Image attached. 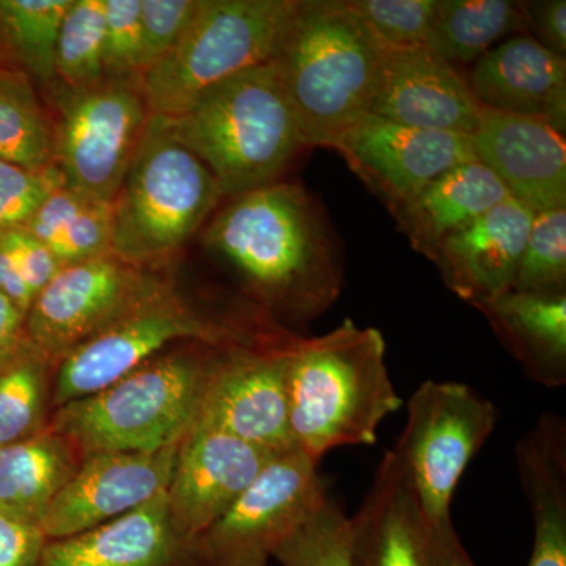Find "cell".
<instances>
[{
	"label": "cell",
	"mask_w": 566,
	"mask_h": 566,
	"mask_svg": "<svg viewBox=\"0 0 566 566\" xmlns=\"http://www.w3.org/2000/svg\"><path fill=\"white\" fill-rule=\"evenodd\" d=\"M282 566H353L352 520L327 495L274 551Z\"/></svg>",
	"instance_id": "1f68e13d"
},
{
	"label": "cell",
	"mask_w": 566,
	"mask_h": 566,
	"mask_svg": "<svg viewBox=\"0 0 566 566\" xmlns=\"http://www.w3.org/2000/svg\"><path fill=\"white\" fill-rule=\"evenodd\" d=\"M164 118L230 199L282 181L305 148L274 61L214 85L177 117Z\"/></svg>",
	"instance_id": "5b68a950"
},
{
	"label": "cell",
	"mask_w": 566,
	"mask_h": 566,
	"mask_svg": "<svg viewBox=\"0 0 566 566\" xmlns=\"http://www.w3.org/2000/svg\"><path fill=\"white\" fill-rule=\"evenodd\" d=\"M223 193L207 166L151 115L112 200V255L164 271L219 207Z\"/></svg>",
	"instance_id": "8992f818"
},
{
	"label": "cell",
	"mask_w": 566,
	"mask_h": 566,
	"mask_svg": "<svg viewBox=\"0 0 566 566\" xmlns=\"http://www.w3.org/2000/svg\"><path fill=\"white\" fill-rule=\"evenodd\" d=\"M46 542L41 527L0 515V566H36Z\"/></svg>",
	"instance_id": "ab89813d"
},
{
	"label": "cell",
	"mask_w": 566,
	"mask_h": 566,
	"mask_svg": "<svg viewBox=\"0 0 566 566\" xmlns=\"http://www.w3.org/2000/svg\"><path fill=\"white\" fill-rule=\"evenodd\" d=\"M386 46L346 0H297L273 59L305 148L370 114Z\"/></svg>",
	"instance_id": "3957f363"
},
{
	"label": "cell",
	"mask_w": 566,
	"mask_h": 566,
	"mask_svg": "<svg viewBox=\"0 0 566 566\" xmlns=\"http://www.w3.org/2000/svg\"><path fill=\"white\" fill-rule=\"evenodd\" d=\"M318 461L292 449L268 461L259 476L205 534V566H271L274 551L326 501Z\"/></svg>",
	"instance_id": "7c38bea8"
},
{
	"label": "cell",
	"mask_w": 566,
	"mask_h": 566,
	"mask_svg": "<svg viewBox=\"0 0 566 566\" xmlns=\"http://www.w3.org/2000/svg\"><path fill=\"white\" fill-rule=\"evenodd\" d=\"M340 151L357 177L389 208L461 164L476 161L469 136L411 128L367 114L342 136Z\"/></svg>",
	"instance_id": "5bb4252c"
},
{
	"label": "cell",
	"mask_w": 566,
	"mask_h": 566,
	"mask_svg": "<svg viewBox=\"0 0 566 566\" xmlns=\"http://www.w3.org/2000/svg\"><path fill=\"white\" fill-rule=\"evenodd\" d=\"M534 216L509 197L446 238L433 262L447 289L472 307L510 292Z\"/></svg>",
	"instance_id": "ffe728a7"
},
{
	"label": "cell",
	"mask_w": 566,
	"mask_h": 566,
	"mask_svg": "<svg viewBox=\"0 0 566 566\" xmlns=\"http://www.w3.org/2000/svg\"><path fill=\"white\" fill-rule=\"evenodd\" d=\"M104 77H140V0H104Z\"/></svg>",
	"instance_id": "8d00e7d4"
},
{
	"label": "cell",
	"mask_w": 566,
	"mask_h": 566,
	"mask_svg": "<svg viewBox=\"0 0 566 566\" xmlns=\"http://www.w3.org/2000/svg\"><path fill=\"white\" fill-rule=\"evenodd\" d=\"M36 566H205L199 539L175 528L167 494L65 538L48 539Z\"/></svg>",
	"instance_id": "d6986e66"
},
{
	"label": "cell",
	"mask_w": 566,
	"mask_h": 566,
	"mask_svg": "<svg viewBox=\"0 0 566 566\" xmlns=\"http://www.w3.org/2000/svg\"><path fill=\"white\" fill-rule=\"evenodd\" d=\"M431 566H475L458 536L452 520L430 526Z\"/></svg>",
	"instance_id": "7bdbcfd3"
},
{
	"label": "cell",
	"mask_w": 566,
	"mask_h": 566,
	"mask_svg": "<svg viewBox=\"0 0 566 566\" xmlns=\"http://www.w3.org/2000/svg\"><path fill=\"white\" fill-rule=\"evenodd\" d=\"M485 109L542 118L566 132V59L534 36H510L483 54L468 74Z\"/></svg>",
	"instance_id": "7402d4cb"
},
{
	"label": "cell",
	"mask_w": 566,
	"mask_h": 566,
	"mask_svg": "<svg viewBox=\"0 0 566 566\" xmlns=\"http://www.w3.org/2000/svg\"><path fill=\"white\" fill-rule=\"evenodd\" d=\"M509 197L505 186L486 166L471 161L439 175L390 210L412 248L433 262L446 238Z\"/></svg>",
	"instance_id": "cb8c5ba5"
},
{
	"label": "cell",
	"mask_w": 566,
	"mask_h": 566,
	"mask_svg": "<svg viewBox=\"0 0 566 566\" xmlns=\"http://www.w3.org/2000/svg\"><path fill=\"white\" fill-rule=\"evenodd\" d=\"M203 248L282 323L314 322L344 289L333 226L297 182L277 181L230 199L205 229Z\"/></svg>",
	"instance_id": "6da1fadb"
},
{
	"label": "cell",
	"mask_w": 566,
	"mask_h": 566,
	"mask_svg": "<svg viewBox=\"0 0 566 566\" xmlns=\"http://www.w3.org/2000/svg\"><path fill=\"white\" fill-rule=\"evenodd\" d=\"M512 290L566 293V207L535 212Z\"/></svg>",
	"instance_id": "d6a6232c"
},
{
	"label": "cell",
	"mask_w": 566,
	"mask_h": 566,
	"mask_svg": "<svg viewBox=\"0 0 566 566\" xmlns=\"http://www.w3.org/2000/svg\"><path fill=\"white\" fill-rule=\"evenodd\" d=\"M62 186L65 178L55 163L35 170L0 161V237L25 229L44 200Z\"/></svg>",
	"instance_id": "836d02e7"
},
{
	"label": "cell",
	"mask_w": 566,
	"mask_h": 566,
	"mask_svg": "<svg viewBox=\"0 0 566 566\" xmlns=\"http://www.w3.org/2000/svg\"><path fill=\"white\" fill-rule=\"evenodd\" d=\"M80 463L76 450L50 424L33 438L0 447V515L41 527Z\"/></svg>",
	"instance_id": "484cf974"
},
{
	"label": "cell",
	"mask_w": 566,
	"mask_h": 566,
	"mask_svg": "<svg viewBox=\"0 0 566 566\" xmlns=\"http://www.w3.org/2000/svg\"><path fill=\"white\" fill-rule=\"evenodd\" d=\"M475 308L527 378L547 389L566 385V293L510 290Z\"/></svg>",
	"instance_id": "d4e9b609"
},
{
	"label": "cell",
	"mask_w": 566,
	"mask_h": 566,
	"mask_svg": "<svg viewBox=\"0 0 566 566\" xmlns=\"http://www.w3.org/2000/svg\"><path fill=\"white\" fill-rule=\"evenodd\" d=\"M174 285L164 271L142 270L112 253L71 264L36 294L25 335L57 365L71 349Z\"/></svg>",
	"instance_id": "8fae6325"
},
{
	"label": "cell",
	"mask_w": 566,
	"mask_h": 566,
	"mask_svg": "<svg viewBox=\"0 0 566 566\" xmlns=\"http://www.w3.org/2000/svg\"><path fill=\"white\" fill-rule=\"evenodd\" d=\"M386 48L424 46L436 0H346Z\"/></svg>",
	"instance_id": "e575fe53"
},
{
	"label": "cell",
	"mask_w": 566,
	"mask_h": 566,
	"mask_svg": "<svg viewBox=\"0 0 566 566\" xmlns=\"http://www.w3.org/2000/svg\"><path fill=\"white\" fill-rule=\"evenodd\" d=\"M497 422V406L463 382L423 381L412 392L397 442L430 526L452 520L461 476Z\"/></svg>",
	"instance_id": "30bf717a"
},
{
	"label": "cell",
	"mask_w": 566,
	"mask_h": 566,
	"mask_svg": "<svg viewBox=\"0 0 566 566\" xmlns=\"http://www.w3.org/2000/svg\"><path fill=\"white\" fill-rule=\"evenodd\" d=\"M0 294H3L24 316L28 315L35 300L2 241H0Z\"/></svg>",
	"instance_id": "ee69618b"
},
{
	"label": "cell",
	"mask_w": 566,
	"mask_h": 566,
	"mask_svg": "<svg viewBox=\"0 0 566 566\" xmlns=\"http://www.w3.org/2000/svg\"><path fill=\"white\" fill-rule=\"evenodd\" d=\"M54 163L65 185L112 202L150 122L139 80L70 88L55 84Z\"/></svg>",
	"instance_id": "9c48e42d"
},
{
	"label": "cell",
	"mask_w": 566,
	"mask_h": 566,
	"mask_svg": "<svg viewBox=\"0 0 566 566\" xmlns=\"http://www.w3.org/2000/svg\"><path fill=\"white\" fill-rule=\"evenodd\" d=\"M25 344V316L0 294V370L20 354Z\"/></svg>",
	"instance_id": "b9f144b4"
},
{
	"label": "cell",
	"mask_w": 566,
	"mask_h": 566,
	"mask_svg": "<svg viewBox=\"0 0 566 566\" xmlns=\"http://www.w3.org/2000/svg\"><path fill=\"white\" fill-rule=\"evenodd\" d=\"M521 488L531 506L534 546L527 566H566V422L539 416L516 444Z\"/></svg>",
	"instance_id": "603a6c76"
},
{
	"label": "cell",
	"mask_w": 566,
	"mask_h": 566,
	"mask_svg": "<svg viewBox=\"0 0 566 566\" xmlns=\"http://www.w3.org/2000/svg\"><path fill=\"white\" fill-rule=\"evenodd\" d=\"M292 344L223 354L205 394L199 423L271 455L296 449L290 431L285 375Z\"/></svg>",
	"instance_id": "4fadbf2b"
},
{
	"label": "cell",
	"mask_w": 566,
	"mask_h": 566,
	"mask_svg": "<svg viewBox=\"0 0 566 566\" xmlns=\"http://www.w3.org/2000/svg\"><path fill=\"white\" fill-rule=\"evenodd\" d=\"M526 29L535 32L536 41L547 50L565 57L566 52V2L542 0L520 2Z\"/></svg>",
	"instance_id": "60d3db41"
},
{
	"label": "cell",
	"mask_w": 566,
	"mask_h": 566,
	"mask_svg": "<svg viewBox=\"0 0 566 566\" xmlns=\"http://www.w3.org/2000/svg\"><path fill=\"white\" fill-rule=\"evenodd\" d=\"M297 0H202L172 51L140 77L148 111L180 115L214 85L273 61Z\"/></svg>",
	"instance_id": "ba28073f"
},
{
	"label": "cell",
	"mask_w": 566,
	"mask_h": 566,
	"mask_svg": "<svg viewBox=\"0 0 566 566\" xmlns=\"http://www.w3.org/2000/svg\"><path fill=\"white\" fill-rule=\"evenodd\" d=\"M520 2L436 0L424 46L452 65L475 63L501 40L524 31Z\"/></svg>",
	"instance_id": "4316f807"
},
{
	"label": "cell",
	"mask_w": 566,
	"mask_h": 566,
	"mask_svg": "<svg viewBox=\"0 0 566 566\" xmlns=\"http://www.w3.org/2000/svg\"><path fill=\"white\" fill-rule=\"evenodd\" d=\"M385 335L346 318L286 352V397L294 447L322 461L340 447L374 446L387 417L400 411L386 363Z\"/></svg>",
	"instance_id": "7a4b0ae2"
},
{
	"label": "cell",
	"mask_w": 566,
	"mask_h": 566,
	"mask_svg": "<svg viewBox=\"0 0 566 566\" xmlns=\"http://www.w3.org/2000/svg\"><path fill=\"white\" fill-rule=\"evenodd\" d=\"M275 455L197 423L178 447L167 505L175 528L199 539L251 486Z\"/></svg>",
	"instance_id": "2e32d148"
},
{
	"label": "cell",
	"mask_w": 566,
	"mask_h": 566,
	"mask_svg": "<svg viewBox=\"0 0 566 566\" xmlns=\"http://www.w3.org/2000/svg\"><path fill=\"white\" fill-rule=\"evenodd\" d=\"M189 344L164 352L114 385L54 409L50 428L80 458L178 447L199 423L205 394L223 354Z\"/></svg>",
	"instance_id": "277c9868"
},
{
	"label": "cell",
	"mask_w": 566,
	"mask_h": 566,
	"mask_svg": "<svg viewBox=\"0 0 566 566\" xmlns=\"http://www.w3.org/2000/svg\"><path fill=\"white\" fill-rule=\"evenodd\" d=\"M112 202L92 200L57 230L46 248L62 268L109 255Z\"/></svg>",
	"instance_id": "d590c367"
},
{
	"label": "cell",
	"mask_w": 566,
	"mask_h": 566,
	"mask_svg": "<svg viewBox=\"0 0 566 566\" xmlns=\"http://www.w3.org/2000/svg\"><path fill=\"white\" fill-rule=\"evenodd\" d=\"M200 6L202 0H140V77L174 50Z\"/></svg>",
	"instance_id": "74e56055"
},
{
	"label": "cell",
	"mask_w": 566,
	"mask_h": 566,
	"mask_svg": "<svg viewBox=\"0 0 566 566\" xmlns=\"http://www.w3.org/2000/svg\"><path fill=\"white\" fill-rule=\"evenodd\" d=\"M71 0H0V28L36 81L57 84L55 48Z\"/></svg>",
	"instance_id": "f546056e"
},
{
	"label": "cell",
	"mask_w": 566,
	"mask_h": 566,
	"mask_svg": "<svg viewBox=\"0 0 566 566\" xmlns=\"http://www.w3.org/2000/svg\"><path fill=\"white\" fill-rule=\"evenodd\" d=\"M0 161L35 170L54 164V122L28 77L7 70H0Z\"/></svg>",
	"instance_id": "f1b7e54d"
},
{
	"label": "cell",
	"mask_w": 566,
	"mask_h": 566,
	"mask_svg": "<svg viewBox=\"0 0 566 566\" xmlns=\"http://www.w3.org/2000/svg\"><path fill=\"white\" fill-rule=\"evenodd\" d=\"M0 241L17 263L33 296H36L62 270L54 253L25 229L6 233L0 237Z\"/></svg>",
	"instance_id": "f35d334b"
},
{
	"label": "cell",
	"mask_w": 566,
	"mask_h": 566,
	"mask_svg": "<svg viewBox=\"0 0 566 566\" xmlns=\"http://www.w3.org/2000/svg\"><path fill=\"white\" fill-rule=\"evenodd\" d=\"M471 140L512 199L534 212L566 207L565 134L549 123L483 107Z\"/></svg>",
	"instance_id": "ac0fdd59"
},
{
	"label": "cell",
	"mask_w": 566,
	"mask_h": 566,
	"mask_svg": "<svg viewBox=\"0 0 566 566\" xmlns=\"http://www.w3.org/2000/svg\"><path fill=\"white\" fill-rule=\"evenodd\" d=\"M178 447L158 452H99L81 458L80 468L48 510L41 531L48 539L81 534L166 493Z\"/></svg>",
	"instance_id": "9a60e30c"
},
{
	"label": "cell",
	"mask_w": 566,
	"mask_h": 566,
	"mask_svg": "<svg viewBox=\"0 0 566 566\" xmlns=\"http://www.w3.org/2000/svg\"><path fill=\"white\" fill-rule=\"evenodd\" d=\"M104 0H71L55 48L57 84L87 87L104 80Z\"/></svg>",
	"instance_id": "4dcf8cb0"
},
{
	"label": "cell",
	"mask_w": 566,
	"mask_h": 566,
	"mask_svg": "<svg viewBox=\"0 0 566 566\" xmlns=\"http://www.w3.org/2000/svg\"><path fill=\"white\" fill-rule=\"evenodd\" d=\"M482 109L458 66L427 46L386 48L370 114L411 128L471 137Z\"/></svg>",
	"instance_id": "e0dca14e"
},
{
	"label": "cell",
	"mask_w": 566,
	"mask_h": 566,
	"mask_svg": "<svg viewBox=\"0 0 566 566\" xmlns=\"http://www.w3.org/2000/svg\"><path fill=\"white\" fill-rule=\"evenodd\" d=\"M352 520L353 566H431L430 523L417 502L400 446L382 457Z\"/></svg>",
	"instance_id": "44dd1931"
},
{
	"label": "cell",
	"mask_w": 566,
	"mask_h": 566,
	"mask_svg": "<svg viewBox=\"0 0 566 566\" xmlns=\"http://www.w3.org/2000/svg\"><path fill=\"white\" fill-rule=\"evenodd\" d=\"M285 331L252 329L193 307L170 286L140 304L59 360L52 378V411L114 385L167 346L200 344L219 349H268L292 344Z\"/></svg>",
	"instance_id": "52a82bcc"
},
{
	"label": "cell",
	"mask_w": 566,
	"mask_h": 566,
	"mask_svg": "<svg viewBox=\"0 0 566 566\" xmlns=\"http://www.w3.org/2000/svg\"><path fill=\"white\" fill-rule=\"evenodd\" d=\"M55 365L31 344L0 370V447L46 430Z\"/></svg>",
	"instance_id": "83f0119b"
}]
</instances>
